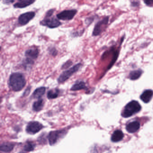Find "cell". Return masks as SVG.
I'll return each instance as SVG.
<instances>
[{
  "mask_svg": "<svg viewBox=\"0 0 153 153\" xmlns=\"http://www.w3.org/2000/svg\"><path fill=\"white\" fill-rule=\"evenodd\" d=\"M8 85L14 91H20L26 85V80L24 75L19 72L13 73L9 78Z\"/></svg>",
  "mask_w": 153,
  "mask_h": 153,
  "instance_id": "1",
  "label": "cell"
},
{
  "mask_svg": "<svg viewBox=\"0 0 153 153\" xmlns=\"http://www.w3.org/2000/svg\"><path fill=\"white\" fill-rule=\"evenodd\" d=\"M141 110L140 104L136 101H132L126 105L122 113L124 118L131 117L135 114L137 113Z\"/></svg>",
  "mask_w": 153,
  "mask_h": 153,
  "instance_id": "2",
  "label": "cell"
},
{
  "mask_svg": "<svg viewBox=\"0 0 153 153\" xmlns=\"http://www.w3.org/2000/svg\"><path fill=\"white\" fill-rule=\"evenodd\" d=\"M82 66V64L79 63L70 68L69 69L64 71L58 78L57 81L58 83H63L67 81L74 74L79 71Z\"/></svg>",
  "mask_w": 153,
  "mask_h": 153,
  "instance_id": "3",
  "label": "cell"
},
{
  "mask_svg": "<svg viewBox=\"0 0 153 153\" xmlns=\"http://www.w3.org/2000/svg\"><path fill=\"white\" fill-rule=\"evenodd\" d=\"M108 21L109 17L107 16L98 21L96 24L93 31V36H97L100 35L105 30L108 23Z\"/></svg>",
  "mask_w": 153,
  "mask_h": 153,
  "instance_id": "4",
  "label": "cell"
},
{
  "mask_svg": "<svg viewBox=\"0 0 153 153\" xmlns=\"http://www.w3.org/2000/svg\"><path fill=\"white\" fill-rule=\"evenodd\" d=\"M40 24L50 28H55L61 26L62 23L54 17H45L40 22Z\"/></svg>",
  "mask_w": 153,
  "mask_h": 153,
  "instance_id": "5",
  "label": "cell"
},
{
  "mask_svg": "<svg viewBox=\"0 0 153 153\" xmlns=\"http://www.w3.org/2000/svg\"><path fill=\"white\" fill-rule=\"evenodd\" d=\"M65 134H66V131L64 130L51 131L49 133L48 137L49 144L51 146H53L55 144L57 143L59 139L64 137Z\"/></svg>",
  "mask_w": 153,
  "mask_h": 153,
  "instance_id": "6",
  "label": "cell"
},
{
  "mask_svg": "<svg viewBox=\"0 0 153 153\" xmlns=\"http://www.w3.org/2000/svg\"><path fill=\"white\" fill-rule=\"evenodd\" d=\"M77 10L75 9L64 10L58 14L57 15V17L58 19L59 20L69 21L74 19Z\"/></svg>",
  "mask_w": 153,
  "mask_h": 153,
  "instance_id": "7",
  "label": "cell"
},
{
  "mask_svg": "<svg viewBox=\"0 0 153 153\" xmlns=\"http://www.w3.org/2000/svg\"><path fill=\"white\" fill-rule=\"evenodd\" d=\"M43 127V125L39 122L32 121L28 124L26 127V131L29 134L33 135L39 132Z\"/></svg>",
  "mask_w": 153,
  "mask_h": 153,
  "instance_id": "8",
  "label": "cell"
},
{
  "mask_svg": "<svg viewBox=\"0 0 153 153\" xmlns=\"http://www.w3.org/2000/svg\"><path fill=\"white\" fill-rule=\"evenodd\" d=\"M35 13L33 11L28 12L23 14L19 16L18 19V23L20 25H26L35 17Z\"/></svg>",
  "mask_w": 153,
  "mask_h": 153,
  "instance_id": "9",
  "label": "cell"
},
{
  "mask_svg": "<svg viewBox=\"0 0 153 153\" xmlns=\"http://www.w3.org/2000/svg\"><path fill=\"white\" fill-rule=\"evenodd\" d=\"M26 58L32 60H35L38 58L39 54V49L36 47H32L25 52Z\"/></svg>",
  "mask_w": 153,
  "mask_h": 153,
  "instance_id": "10",
  "label": "cell"
},
{
  "mask_svg": "<svg viewBox=\"0 0 153 153\" xmlns=\"http://www.w3.org/2000/svg\"><path fill=\"white\" fill-rule=\"evenodd\" d=\"M153 96V91L152 90H148L144 91L140 96V98L144 102L147 103L150 102Z\"/></svg>",
  "mask_w": 153,
  "mask_h": 153,
  "instance_id": "11",
  "label": "cell"
},
{
  "mask_svg": "<svg viewBox=\"0 0 153 153\" xmlns=\"http://www.w3.org/2000/svg\"><path fill=\"white\" fill-rule=\"evenodd\" d=\"M140 127V124L137 121H133L129 123L126 126V130L130 133H134L137 131Z\"/></svg>",
  "mask_w": 153,
  "mask_h": 153,
  "instance_id": "12",
  "label": "cell"
},
{
  "mask_svg": "<svg viewBox=\"0 0 153 153\" xmlns=\"http://www.w3.org/2000/svg\"><path fill=\"white\" fill-rule=\"evenodd\" d=\"M35 2V1L33 0H24V1H19L18 2L15 3L13 5V7L15 8H24L28 6L32 5Z\"/></svg>",
  "mask_w": 153,
  "mask_h": 153,
  "instance_id": "13",
  "label": "cell"
},
{
  "mask_svg": "<svg viewBox=\"0 0 153 153\" xmlns=\"http://www.w3.org/2000/svg\"><path fill=\"white\" fill-rule=\"evenodd\" d=\"M87 87L86 84L84 81H76L70 88V90L73 91H79L81 90H86Z\"/></svg>",
  "mask_w": 153,
  "mask_h": 153,
  "instance_id": "14",
  "label": "cell"
},
{
  "mask_svg": "<svg viewBox=\"0 0 153 153\" xmlns=\"http://www.w3.org/2000/svg\"><path fill=\"white\" fill-rule=\"evenodd\" d=\"M124 135L123 132L120 130H117L114 131L111 137V140L114 142H117L123 139Z\"/></svg>",
  "mask_w": 153,
  "mask_h": 153,
  "instance_id": "15",
  "label": "cell"
},
{
  "mask_svg": "<svg viewBox=\"0 0 153 153\" xmlns=\"http://www.w3.org/2000/svg\"><path fill=\"white\" fill-rule=\"evenodd\" d=\"M14 147V144L13 143H4L0 145V152L8 153L13 149Z\"/></svg>",
  "mask_w": 153,
  "mask_h": 153,
  "instance_id": "16",
  "label": "cell"
},
{
  "mask_svg": "<svg viewBox=\"0 0 153 153\" xmlns=\"http://www.w3.org/2000/svg\"><path fill=\"white\" fill-rule=\"evenodd\" d=\"M46 90V88L45 87H41L36 88L33 93V97L40 99L45 94Z\"/></svg>",
  "mask_w": 153,
  "mask_h": 153,
  "instance_id": "17",
  "label": "cell"
},
{
  "mask_svg": "<svg viewBox=\"0 0 153 153\" xmlns=\"http://www.w3.org/2000/svg\"><path fill=\"white\" fill-rule=\"evenodd\" d=\"M44 100L42 99H39L38 101L35 102L33 105V110L35 111H40L44 107Z\"/></svg>",
  "mask_w": 153,
  "mask_h": 153,
  "instance_id": "18",
  "label": "cell"
},
{
  "mask_svg": "<svg viewBox=\"0 0 153 153\" xmlns=\"http://www.w3.org/2000/svg\"><path fill=\"white\" fill-rule=\"evenodd\" d=\"M142 71L141 70H133L130 73L129 77L131 80H137L142 75Z\"/></svg>",
  "mask_w": 153,
  "mask_h": 153,
  "instance_id": "19",
  "label": "cell"
},
{
  "mask_svg": "<svg viewBox=\"0 0 153 153\" xmlns=\"http://www.w3.org/2000/svg\"><path fill=\"white\" fill-rule=\"evenodd\" d=\"M59 90L58 89L51 90L48 91L47 93V97L49 99H53L57 98L58 97Z\"/></svg>",
  "mask_w": 153,
  "mask_h": 153,
  "instance_id": "20",
  "label": "cell"
},
{
  "mask_svg": "<svg viewBox=\"0 0 153 153\" xmlns=\"http://www.w3.org/2000/svg\"><path fill=\"white\" fill-rule=\"evenodd\" d=\"M35 147V144L34 143L30 142H27L24 147V149L25 151L30 152V151H33Z\"/></svg>",
  "mask_w": 153,
  "mask_h": 153,
  "instance_id": "21",
  "label": "cell"
},
{
  "mask_svg": "<svg viewBox=\"0 0 153 153\" xmlns=\"http://www.w3.org/2000/svg\"><path fill=\"white\" fill-rule=\"evenodd\" d=\"M34 62L32 60L26 58L25 59L23 62L22 65L23 66L24 68L25 69L29 68H30L34 64Z\"/></svg>",
  "mask_w": 153,
  "mask_h": 153,
  "instance_id": "22",
  "label": "cell"
},
{
  "mask_svg": "<svg viewBox=\"0 0 153 153\" xmlns=\"http://www.w3.org/2000/svg\"><path fill=\"white\" fill-rule=\"evenodd\" d=\"M73 64V62L71 61H68L65 62L63 65L62 66V69H67L68 68H69L70 66H71Z\"/></svg>",
  "mask_w": 153,
  "mask_h": 153,
  "instance_id": "23",
  "label": "cell"
},
{
  "mask_svg": "<svg viewBox=\"0 0 153 153\" xmlns=\"http://www.w3.org/2000/svg\"><path fill=\"white\" fill-rule=\"evenodd\" d=\"M49 52L52 55H53V56H55L57 55V50L55 49V48H52L49 50Z\"/></svg>",
  "mask_w": 153,
  "mask_h": 153,
  "instance_id": "24",
  "label": "cell"
},
{
  "mask_svg": "<svg viewBox=\"0 0 153 153\" xmlns=\"http://www.w3.org/2000/svg\"><path fill=\"white\" fill-rule=\"evenodd\" d=\"M54 12V10L53 9H51V10H49L47 12L46 14H45V17H51L52 16V14Z\"/></svg>",
  "mask_w": 153,
  "mask_h": 153,
  "instance_id": "25",
  "label": "cell"
},
{
  "mask_svg": "<svg viewBox=\"0 0 153 153\" xmlns=\"http://www.w3.org/2000/svg\"><path fill=\"white\" fill-rule=\"evenodd\" d=\"M30 90H31V87H28L27 89L25 91L23 94V96H27L30 93Z\"/></svg>",
  "mask_w": 153,
  "mask_h": 153,
  "instance_id": "26",
  "label": "cell"
},
{
  "mask_svg": "<svg viewBox=\"0 0 153 153\" xmlns=\"http://www.w3.org/2000/svg\"><path fill=\"white\" fill-rule=\"evenodd\" d=\"M144 2L147 6H153V1H144Z\"/></svg>",
  "mask_w": 153,
  "mask_h": 153,
  "instance_id": "27",
  "label": "cell"
},
{
  "mask_svg": "<svg viewBox=\"0 0 153 153\" xmlns=\"http://www.w3.org/2000/svg\"><path fill=\"white\" fill-rule=\"evenodd\" d=\"M14 2L13 1H4V3L6 4H8V3H9V4H10V3H12V2Z\"/></svg>",
  "mask_w": 153,
  "mask_h": 153,
  "instance_id": "28",
  "label": "cell"
},
{
  "mask_svg": "<svg viewBox=\"0 0 153 153\" xmlns=\"http://www.w3.org/2000/svg\"><path fill=\"white\" fill-rule=\"evenodd\" d=\"M19 153H25V152H23V151H22V152H19Z\"/></svg>",
  "mask_w": 153,
  "mask_h": 153,
  "instance_id": "29",
  "label": "cell"
},
{
  "mask_svg": "<svg viewBox=\"0 0 153 153\" xmlns=\"http://www.w3.org/2000/svg\"><path fill=\"white\" fill-rule=\"evenodd\" d=\"M1 47H0V51H1Z\"/></svg>",
  "mask_w": 153,
  "mask_h": 153,
  "instance_id": "30",
  "label": "cell"
}]
</instances>
